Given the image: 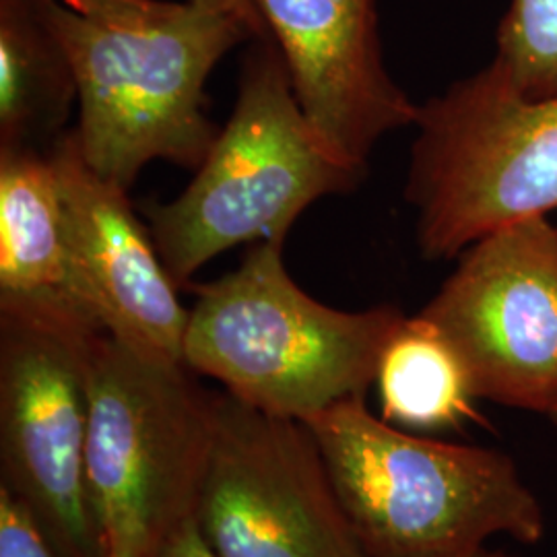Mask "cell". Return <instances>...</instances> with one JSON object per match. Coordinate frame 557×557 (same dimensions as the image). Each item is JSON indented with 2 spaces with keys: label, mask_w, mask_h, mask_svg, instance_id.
<instances>
[{
  "label": "cell",
  "mask_w": 557,
  "mask_h": 557,
  "mask_svg": "<svg viewBox=\"0 0 557 557\" xmlns=\"http://www.w3.org/2000/svg\"><path fill=\"white\" fill-rule=\"evenodd\" d=\"M100 322L66 301L0 296V485L59 557H103L85 453Z\"/></svg>",
  "instance_id": "52a82bcc"
},
{
  "label": "cell",
  "mask_w": 557,
  "mask_h": 557,
  "mask_svg": "<svg viewBox=\"0 0 557 557\" xmlns=\"http://www.w3.org/2000/svg\"><path fill=\"white\" fill-rule=\"evenodd\" d=\"M320 139L368 172L380 140L416 126L419 106L388 75L376 0H252Z\"/></svg>",
  "instance_id": "30bf717a"
},
{
  "label": "cell",
  "mask_w": 557,
  "mask_h": 557,
  "mask_svg": "<svg viewBox=\"0 0 557 557\" xmlns=\"http://www.w3.org/2000/svg\"><path fill=\"white\" fill-rule=\"evenodd\" d=\"M149 557H218L200 535L197 520H188L161 541Z\"/></svg>",
  "instance_id": "ac0fdd59"
},
{
  "label": "cell",
  "mask_w": 557,
  "mask_h": 557,
  "mask_svg": "<svg viewBox=\"0 0 557 557\" xmlns=\"http://www.w3.org/2000/svg\"><path fill=\"white\" fill-rule=\"evenodd\" d=\"M405 199L428 260L557 211V96L531 98L492 62L419 106Z\"/></svg>",
  "instance_id": "5b68a950"
},
{
  "label": "cell",
  "mask_w": 557,
  "mask_h": 557,
  "mask_svg": "<svg viewBox=\"0 0 557 557\" xmlns=\"http://www.w3.org/2000/svg\"><path fill=\"white\" fill-rule=\"evenodd\" d=\"M363 176L320 139L277 44L262 38L244 57L234 112L193 182L143 213L161 262L184 289L221 252L287 238L308 207L356 190Z\"/></svg>",
  "instance_id": "277c9868"
},
{
  "label": "cell",
  "mask_w": 557,
  "mask_h": 557,
  "mask_svg": "<svg viewBox=\"0 0 557 557\" xmlns=\"http://www.w3.org/2000/svg\"><path fill=\"white\" fill-rule=\"evenodd\" d=\"M46 11L75 69V135L89 168L126 193L151 161L197 172L220 135L207 81L238 44L257 40L252 29L190 2H165L126 25L87 20L54 0Z\"/></svg>",
  "instance_id": "3957f363"
},
{
  "label": "cell",
  "mask_w": 557,
  "mask_h": 557,
  "mask_svg": "<svg viewBox=\"0 0 557 557\" xmlns=\"http://www.w3.org/2000/svg\"><path fill=\"white\" fill-rule=\"evenodd\" d=\"M421 317L462 359L475 397L557 407V223L518 221L471 244Z\"/></svg>",
  "instance_id": "9c48e42d"
},
{
  "label": "cell",
  "mask_w": 557,
  "mask_h": 557,
  "mask_svg": "<svg viewBox=\"0 0 557 557\" xmlns=\"http://www.w3.org/2000/svg\"><path fill=\"white\" fill-rule=\"evenodd\" d=\"M215 393L184 363L101 335L89 380L87 490L103 545L151 556L193 520L209 462Z\"/></svg>",
  "instance_id": "8992f818"
},
{
  "label": "cell",
  "mask_w": 557,
  "mask_h": 557,
  "mask_svg": "<svg viewBox=\"0 0 557 557\" xmlns=\"http://www.w3.org/2000/svg\"><path fill=\"white\" fill-rule=\"evenodd\" d=\"M283 244H252L234 271L190 285L184 366L269 416L306 421L368 395L405 314L347 312L308 296L285 269Z\"/></svg>",
  "instance_id": "7a4b0ae2"
},
{
  "label": "cell",
  "mask_w": 557,
  "mask_h": 557,
  "mask_svg": "<svg viewBox=\"0 0 557 557\" xmlns=\"http://www.w3.org/2000/svg\"><path fill=\"white\" fill-rule=\"evenodd\" d=\"M306 423L370 557H458L496 535L545 537L537 496L504 453L407 434L372 416L366 397Z\"/></svg>",
  "instance_id": "6da1fadb"
},
{
  "label": "cell",
  "mask_w": 557,
  "mask_h": 557,
  "mask_svg": "<svg viewBox=\"0 0 557 557\" xmlns=\"http://www.w3.org/2000/svg\"><path fill=\"white\" fill-rule=\"evenodd\" d=\"M103 557H149L143 554L137 547L126 545V543H108L106 545V556Z\"/></svg>",
  "instance_id": "ffe728a7"
},
{
  "label": "cell",
  "mask_w": 557,
  "mask_h": 557,
  "mask_svg": "<svg viewBox=\"0 0 557 557\" xmlns=\"http://www.w3.org/2000/svg\"><path fill=\"white\" fill-rule=\"evenodd\" d=\"M87 20L126 25L149 20L165 7L163 0H54Z\"/></svg>",
  "instance_id": "e0dca14e"
},
{
  "label": "cell",
  "mask_w": 557,
  "mask_h": 557,
  "mask_svg": "<svg viewBox=\"0 0 557 557\" xmlns=\"http://www.w3.org/2000/svg\"><path fill=\"white\" fill-rule=\"evenodd\" d=\"M492 62L524 96H557V0H512Z\"/></svg>",
  "instance_id": "9a60e30c"
},
{
  "label": "cell",
  "mask_w": 557,
  "mask_h": 557,
  "mask_svg": "<svg viewBox=\"0 0 557 557\" xmlns=\"http://www.w3.org/2000/svg\"><path fill=\"white\" fill-rule=\"evenodd\" d=\"M50 156L87 308L110 337L145 356L184 363L188 310L128 193L89 168L75 128Z\"/></svg>",
  "instance_id": "8fae6325"
},
{
  "label": "cell",
  "mask_w": 557,
  "mask_h": 557,
  "mask_svg": "<svg viewBox=\"0 0 557 557\" xmlns=\"http://www.w3.org/2000/svg\"><path fill=\"white\" fill-rule=\"evenodd\" d=\"M549 419H552V421H554V423H556V425H557V407H556V409H554V413H552V416H549Z\"/></svg>",
  "instance_id": "7402d4cb"
},
{
  "label": "cell",
  "mask_w": 557,
  "mask_h": 557,
  "mask_svg": "<svg viewBox=\"0 0 557 557\" xmlns=\"http://www.w3.org/2000/svg\"><path fill=\"white\" fill-rule=\"evenodd\" d=\"M0 296L66 301L91 314L50 153L0 149Z\"/></svg>",
  "instance_id": "7c38bea8"
},
{
  "label": "cell",
  "mask_w": 557,
  "mask_h": 557,
  "mask_svg": "<svg viewBox=\"0 0 557 557\" xmlns=\"http://www.w3.org/2000/svg\"><path fill=\"white\" fill-rule=\"evenodd\" d=\"M458 557H510L508 554H504V552H498V549H487V547H481L478 552H473V554H467V556H458Z\"/></svg>",
  "instance_id": "44dd1931"
},
{
  "label": "cell",
  "mask_w": 557,
  "mask_h": 557,
  "mask_svg": "<svg viewBox=\"0 0 557 557\" xmlns=\"http://www.w3.org/2000/svg\"><path fill=\"white\" fill-rule=\"evenodd\" d=\"M195 520L218 557H370L310 425L225 391Z\"/></svg>",
  "instance_id": "ba28073f"
},
{
  "label": "cell",
  "mask_w": 557,
  "mask_h": 557,
  "mask_svg": "<svg viewBox=\"0 0 557 557\" xmlns=\"http://www.w3.org/2000/svg\"><path fill=\"white\" fill-rule=\"evenodd\" d=\"M382 419L411 430H460L481 421L462 359L432 320L405 317L376 372Z\"/></svg>",
  "instance_id": "5bb4252c"
},
{
  "label": "cell",
  "mask_w": 557,
  "mask_h": 557,
  "mask_svg": "<svg viewBox=\"0 0 557 557\" xmlns=\"http://www.w3.org/2000/svg\"><path fill=\"white\" fill-rule=\"evenodd\" d=\"M0 557H59L29 508L0 485Z\"/></svg>",
  "instance_id": "2e32d148"
},
{
  "label": "cell",
  "mask_w": 557,
  "mask_h": 557,
  "mask_svg": "<svg viewBox=\"0 0 557 557\" xmlns=\"http://www.w3.org/2000/svg\"><path fill=\"white\" fill-rule=\"evenodd\" d=\"M190 4L205 9V11H215V13H225V15H234L238 20L244 21L257 40L262 38H271L269 36V27L262 20L259 9L255 7L252 0H188Z\"/></svg>",
  "instance_id": "d6986e66"
},
{
  "label": "cell",
  "mask_w": 557,
  "mask_h": 557,
  "mask_svg": "<svg viewBox=\"0 0 557 557\" xmlns=\"http://www.w3.org/2000/svg\"><path fill=\"white\" fill-rule=\"evenodd\" d=\"M79 103L46 0H0V149L50 153Z\"/></svg>",
  "instance_id": "4fadbf2b"
}]
</instances>
